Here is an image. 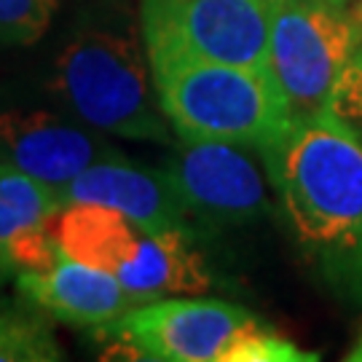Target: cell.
<instances>
[{
	"label": "cell",
	"mask_w": 362,
	"mask_h": 362,
	"mask_svg": "<svg viewBox=\"0 0 362 362\" xmlns=\"http://www.w3.org/2000/svg\"><path fill=\"white\" fill-rule=\"evenodd\" d=\"M298 247L338 298L362 306V137L330 107L263 153Z\"/></svg>",
	"instance_id": "cell-1"
},
{
	"label": "cell",
	"mask_w": 362,
	"mask_h": 362,
	"mask_svg": "<svg viewBox=\"0 0 362 362\" xmlns=\"http://www.w3.org/2000/svg\"><path fill=\"white\" fill-rule=\"evenodd\" d=\"M148 62L161 110L182 140L231 143L263 156L296 121L272 70L191 54H161Z\"/></svg>",
	"instance_id": "cell-2"
},
{
	"label": "cell",
	"mask_w": 362,
	"mask_h": 362,
	"mask_svg": "<svg viewBox=\"0 0 362 362\" xmlns=\"http://www.w3.org/2000/svg\"><path fill=\"white\" fill-rule=\"evenodd\" d=\"M54 228L67 258L103 269L143 300L202 296L212 285L188 231H143L105 204H67Z\"/></svg>",
	"instance_id": "cell-3"
},
{
	"label": "cell",
	"mask_w": 362,
	"mask_h": 362,
	"mask_svg": "<svg viewBox=\"0 0 362 362\" xmlns=\"http://www.w3.org/2000/svg\"><path fill=\"white\" fill-rule=\"evenodd\" d=\"M54 91L91 129L140 143H169L153 76L129 35L105 30L76 35L57 59Z\"/></svg>",
	"instance_id": "cell-4"
},
{
	"label": "cell",
	"mask_w": 362,
	"mask_h": 362,
	"mask_svg": "<svg viewBox=\"0 0 362 362\" xmlns=\"http://www.w3.org/2000/svg\"><path fill=\"white\" fill-rule=\"evenodd\" d=\"M362 46V0H269V67L293 118L327 107Z\"/></svg>",
	"instance_id": "cell-5"
},
{
	"label": "cell",
	"mask_w": 362,
	"mask_h": 362,
	"mask_svg": "<svg viewBox=\"0 0 362 362\" xmlns=\"http://www.w3.org/2000/svg\"><path fill=\"white\" fill-rule=\"evenodd\" d=\"M260 325L247 309L215 298H156L100 327L129 360L226 362L247 330Z\"/></svg>",
	"instance_id": "cell-6"
},
{
	"label": "cell",
	"mask_w": 362,
	"mask_h": 362,
	"mask_svg": "<svg viewBox=\"0 0 362 362\" xmlns=\"http://www.w3.org/2000/svg\"><path fill=\"white\" fill-rule=\"evenodd\" d=\"M148 57L191 54L223 65L269 67V0H143Z\"/></svg>",
	"instance_id": "cell-7"
},
{
	"label": "cell",
	"mask_w": 362,
	"mask_h": 362,
	"mask_svg": "<svg viewBox=\"0 0 362 362\" xmlns=\"http://www.w3.org/2000/svg\"><path fill=\"white\" fill-rule=\"evenodd\" d=\"M164 169L191 220L207 228L247 226L272 209L260 169L239 145L180 137Z\"/></svg>",
	"instance_id": "cell-8"
},
{
	"label": "cell",
	"mask_w": 362,
	"mask_h": 362,
	"mask_svg": "<svg viewBox=\"0 0 362 362\" xmlns=\"http://www.w3.org/2000/svg\"><path fill=\"white\" fill-rule=\"evenodd\" d=\"M62 204H105L140 226L143 231H194V220L182 204L167 169L134 167L124 158L100 161L59 188Z\"/></svg>",
	"instance_id": "cell-9"
},
{
	"label": "cell",
	"mask_w": 362,
	"mask_h": 362,
	"mask_svg": "<svg viewBox=\"0 0 362 362\" xmlns=\"http://www.w3.org/2000/svg\"><path fill=\"white\" fill-rule=\"evenodd\" d=\"M0 145L16 167L54 188H65L100 161L124 158L89 129L46 110L0 113Z\"/></svg>",
	"instance_id": "cell-10"
},
{
	"label": "cell",
	"mask_w": 362,
	"mask_h": 362,
	"mask_svg": "<svg viewBox=\"0 0 362 362\" xmlns=\"http://www.w3.org/2000/svg\"><path fill=\"white\" fill-rule=\"evenodd\" d=\"M16 287L52 320L97 330L148 303L129 293L116 276L67 255L46 272H19Z\"/></svg>",
	"instance_id": "cell-11"
},
{
	"label": "cell",
	"mask_w": 362,
	"mask_h": 362,
	"mask_svg": "<svg viewBox=\"0 0 362 362\" xmlns=\"http://www.w3.org/2000/svg\"><path fill=\"white\" fill-rule=\"evenodd\" d=\"M62 349L54 338L49 314L33 300L0 303V362H57Z\"/></svg>",
	"instance_id": "cell-12"
},
{
	"label": "cell",
	"mask_w": 362,
	"mask_h": 362,
	"mask_svg": "<svg viewBox=\"0 0 362 362\" xmlns=\"http://www.w3.org/2000/svg\"><path fill=\"white\" fill-rule=\"evenodd\" d=\"M0 199L13 207L30 226L49 223L62 212L59 188L33 177L30 172L16 167L11 158L0 161Z\"/></svg>",
	"instance_id": "cell-13"
},
{
	"label": "cell",
	"mask_w": 362,
	"mask_h": 362,
	"mask_svg": "<svg viewBox=\"0 0 362 362\" xmlns=\"http://www.w3.org/2000/svg\"><path fill=\"white\" fill-rule=\"evenodd\" d=\"M62 0H0V43L27 46L49 30Z\"/></svg>",
	"instance_id": "cell-14"
},
{
	"label": "cell",
	"mask_w": 362,
	"mask_h": 362,
	"mask_svg": "<svg viewBox=\"0 0 362 362\" xmlns=\"http://www.w3.org/2000/svg\"><path fill=\"white\" fill-rule=\"evenodd\" d=\"M303 360H317V354H306L287 341L285 336H279L276 330L266 327L260 322L252 330H247L245 336L233 344L226 362H303Z\"/></svg>",
	"instance_id": "cell-15"
},
{
	"label": "cell",
	"mask_w": 362,
	"mask_h": 362,
	"mask_svg": "<svg viewBox=\"0 0 362 362\" xmlns=\"http://www.w3.org/2000/svg\"><path fill=\"white\" fill-rule=\"evenodd\" d=\"M25 228H30V223L0 199V279L13 272L11 260H8V247Z\"/></svg>",
	"instance_id": "cell-16"
},
{
	"label": "cell",
	"mask_w": 362,
	"mask_h": 362,
	"mask_svg": "<svg viewBox=\"0 0 362 362\" xmlns=\"http://www.w3.org/2000/svg\"><path fill=\"white\" fill-rule=\"evenodd\" d=\"M3 158H8V156H6V151H3V145H0V161H3Z\"/></svg>",
	"instance_id": "cell-17"
},
{
	"label": "cell",
	"mask_w": 362,
	"mask_h": 362,
	"mask_svg": "<svg viewBox=\"0 0 362 362\" xmlns=\"http://www.w3.org/2000/svg\"><path fill=\"white\" fill-rule=\"evenodd\" d=\"M344 3H349V0H344Z\"/></svg>",
	"instance_id": "cell-18"
}]
</instances>
